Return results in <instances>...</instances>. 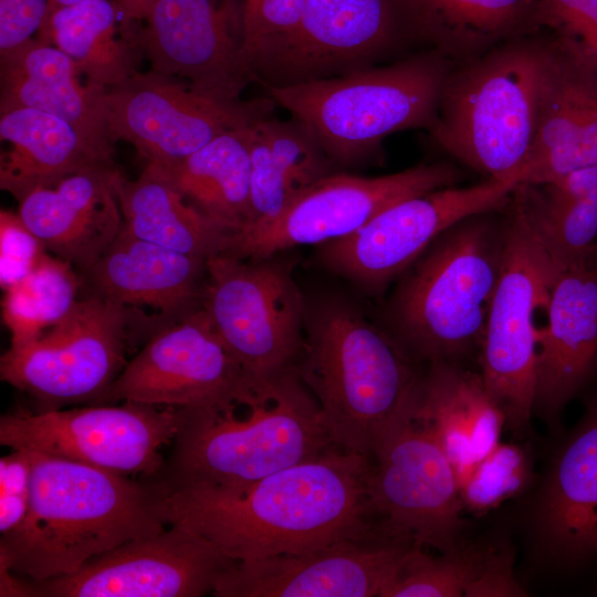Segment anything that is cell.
<instances>
[{"mask_svg": "<svg viewBox=\"0 0 597 597\" xmlns=\"http://www.w3.org/2000/svg\"><path fill=\"white\" fill-rule=\"evenodd\" d=\"M369 455L333 447L241 488H164L168 525L189 528L242 563L376 535Z\"/></svg>", "mask_w": 597, "mask_h": 597, "instance_id": "cell-1", "label": "cell"}, {"mask_svg": "<svg viewBox=\"0 0 597 597\" xmlns=\"http://www.w3.org/2000/svg\"><path fill=\"white\" fill-rule=\"evenodd\" d=\"M30 501L1 535L0 565L31 583L70 576L95 557L168 524L157 481L29 451Z\"/></svg>", "mask_w": 597, "mask_h": 597, "instance_id": "cell-2", "label": "cell"}, {"mask_svg": "<svg viewBox=\"0 0 597 597\" xmlns=\"http://www.w3.org/2000/svg\"><path fill=\"white\" fill-rule=\"evenodd\" d=\"M181 410L172 451L155 476L168 489L241 488L337 447L295 366L250 377L223 406Z\"/></svg>", "mask_w": 597, "mask_h": 597, "instance_id": "cell-3", "label": "cell"}, {"mask_svg": "<svg viewBox=\"0 0 597 597\" xmlns=\"http://www.w3.org/2000/svg\"><path fill=\"white\" fill-rule=\"evenodd\" d=\"M303 360L295 366L314 395L332 442L373 455L383 431L416 401L423 375L394 337L341 302L305 321Z\"/></svg>", "mask_w": 597, "mask_h": 597, "instance_id": "cell-4", "label": "cell"}, {"mask_svg": "<svg viewBox=\"0 0 597 597\" xmlns=\"http://www.w3.org/2000/svg\"><path fill=\"white\" fill-rule=\"evenodd\" d=\"M506 207L452 224L407 269L390 303L397 341L426 359L480 353L500 280Z\"/></svg>", "mask_w": 597, "mask_h": 597, "instance_id": "cell-5", "label": "cell"}, {"mask_svg": "<svg viewBox=\"0 0 597 597\" xmlns=\"http://www.w3.org/2000/svg\"><path fill=\"white\" fill-rule=\"evenodd\" d=\"M544 31L454 63L446 80L429 136L485 179L516 186L531 151Z\"/></svg>", "mask_w": 597, "mask_h": 597, "instance_id": "cell-6", "label": "cell"}, {"mask_svg": "<svg viewBox=\"0 0 597 597\" xmlns=\"http://www.w3.org/2000/svg\"><path fill=\"white\" fill-rule=\"evenodd\" d=\"M453 65L440 51L425 49L344 76L265 88L313 133L335 165H350L392 133L429 130Z\"/></svg>", "mask_w": 597, "mask_h": 597, "instance_id": "cell-7", "label": "cell"}, {"mask_svg": "<svg viewBox=\"0 0 597 597\" xmlns=\"http://www.w3.org/2000/svg\"><path fill=\"white\" fill-rule=\"evenodd\" d=\"M431 49L416 0H307L285 45L263 66L265 87L344 76Z\"/></svg>", "mask_w": 597, "mask_h": 597, "instance_id": "cell-8", "label": "cell"}, {"mask_svg": "<svg viewBox=\"0 0 597 597\" xmlns=\"http://www.w3.org/2000/svg\"><path fill=\"white\" fill-rule=\"evenodd\" d=\"M137 308L92 294L39 337L1 356L2 381L42 405H98L119 375L133 344Z\"/></svg>", "mask_w": 597, "mask_h": 597, "instance_id": "cell-9", "label": "cell"}, {"mask_svg": "<svg viewBox=\"0 0 597 597\" xmlns=\"http://www.w3.org/2000/svg\"><path fill=\"white\" fill-rule=\"evenodd\" d=\"M214 333L243 373L263 378L294 367L306 312L289 265L219 253L206 261L200 300Z\"/></svg>", "mask_w": 597, "mask_h": 597, "instance_id": "cell-10", "label": "cell"}, {"mask_svg": "<svg viewBox=\"0 0 597 597\" xmlns=\"http://www.w3.org/2000/svg\"><path fill=\"white\" fill-rule=\"evenodd\" d=\"M500 280L480 349L481 376L491 398L515 429L534 411L538 333L535 315L546 307L559 269L511 196Z\"/></svg>", "mask_w": 597, "mask_h": 597, "instance_id": "cell-11", "label": "cell"}, {"mask_svg": "<svg viewBox=\"0 0 597 597\" xmlns=\"http://www.w3.org/2000/svg\"><path fill=\"white\" fill-rule=\"evenodd\" d=\"M412 406L374 447L369 509L379 519V535L447 553L461 545L464 507L458 478L441 447L415 420Z\"/></svg>", "mask_w": 597, "mask_h": 597, "instance_id": "cell-12", "label": "cell"}, {"mask_svg": "<svg viewBox=\"0 0 597 597\" xmlns=\"http://www.w3.org/2000/svg\"><path fill=\"white\" fill-rule=\"evenodd\" d=\"M182 410L132 401L15 412L0 418V443L122 474L157 476L160 453L172 443Z\"/></svg>", "mask_w": 597, "mask_h": 597, "instance_id": "cell-13", "label": "cell"}, {"mask_svg": "<svg viewBox=\"0 0 597 597\" xmlns=\"http://www.w3.org/2000/svg\"><path fill=\"white\" fill-rule=\"evenodd\" d=\"M274 104L270 96L223 101L176 77L135 71L106 88L107 130L113 143L127 142L147 164L166 167L222 133L269 117Z\"/></svg>", "mask_w": 597, "mask_h": 597, "instance_id": "cell-14", "label": "cell"}, {"mask_svg": "<svg viewBox=\"0 0 597 597\" xmlns=\"http://www.w3.org/2000/svg\"><path fill=\"white\" fill-rule=\"evenodd\" d=\"M461 178V171L449 163L421 164L380 177L333 172L272 222L230 233L222 253L239 259H263L294 245L342 239L389 206L455 186Z\"/></svg>", "mask_w": 597, "mask_h": 597, "instance_id": "cell-15", "label": "cell"}, {"mask_svg": "<svg viewBox=\"0 0 597 597\" xmlns=\"http://www.w3.org/2000/svg\"><path fill=\"white\" fill-rule=\"evenodd\" d=\"M129 39L150 70L223 101L255 75L245 51L243 0H155Z\"/></svg>", "mask_w": 597, "mask_h": 597, "instance_id": "cell-16", "label": "cell"}, {"mask_svg": "<svg viewBox=\"0 0 597 597\" xmlns=\"http://www.w3.org/2000/svg\"><path fill=\"white\" fill-rule=\"evenodd\" d=\"M515 185L485 179L402 199L350 235L324 243L322 262L375 291L406 271L443 231L473 214L505 208Z\"/></svg>", "mask_w": 597, "mask_h": 597, "instance_id": "cell-17", "label": "cell"}, {"mask_svg": "<svg viewBox=\"0 0 597 597\" xmlns=\"http://www.w3.org/2000/svg\"><path fill=\"white\" fill-rule=\"evenodd\" d=\"M249 381L200 307L155 329L98 405L220 407L240 397Z\"/></svg>", "mask_w": 597, "mask_h": 597, "instance_id": "cell-18", "label": "cell"}, {"mask_svg": "<svg viewBox=\"0 0 597 597\" xmlns=\"http://www.w3.org/2000/svg\"><path fill=\"white\" fill-rule=\"evenodd\" d=\"M233 564L198 533L171 524L95 557L70 576L32 585L41 597H200L212 595Z\"/></svg>", "mask_w": 597, "mask_h": 597, "instance_id": "cell-19", "label": "cell"}, {"mask_svg": "<svg viewBox=\"0 0 597 597\" xmlns=\"http://www.w3.org/2000/svg\"><path fill=\"white\" fill-rule=\"evenodd\" d=\"M411 545L376 534L305 553L234 562L221 576L212 595L379 597Z\"/></svg>", "mask_w": 597, "mask_h": 597, "instance_id": "cell-20", "label": "cell"}, {"mask_svg": "<svg viewBox=\"0 0 597 597\" xmlns=\"http://www.w3.org/2000/svg\"><path fill=\"white\" fill-rule=\"evenodd\" d=\"M597 165V64L566 34L546 29L535 138L516 185L543 184Z\"/></svg>", "mask_w": 597, "mask_h": 597, "instance_id": "cell-21", "label": "cell"}, {"mask_svg": "<svg viewBox=\"0 0 597 597\" xmlns=\"http://www.w3.org/2000/svg\"><path fill=\"white\" fill-rule=\"evenodd\" d=\"M545 310L534 411L555 420L597 368V264L561 269Z\"/></svg>", "mask_w": 597, "mask_h": 597, "instance_id": "cell-22", "label": "cell"}, {"mask_svg": "<svg viewBox=\"0 0 597 597\" xmlns=\"http://www.w3.org/2000/svg\"><path fill=\"white\" fill-rule=\"evenodd\" d=\"M114 169L80 171L18 200V216L44 249L84 274L123 228Z\"/></svg>", "mask_w": 597, "mask_h": 597, "instance_id": "cell-23", "label": "cell"}, {"mask_svg": "<svg viewBox=\"0 0 597 597\" xmlns=\"http://www.w3.org/2000/svg\"><path fill=\"white\" fill-rule=\"evenodd\" d=\"M80 75L66 54L38 39L0 53V113L35 108L53 114L113 155L106 87L88 81L83 85Z\"/></svg>", "mask_w": 597, "mask_h": 597, "instance_id": "cell-24", "label": "cell"}, {"mask_svg": "<svg viewBox=\"0 0 597 597\" xmlns=\"http://www.w3.org/2000/svg\"><path fill=\"white\" fill-rule=\"evenodd\" d=\"M411 412L450 460L458 483L500 442L506 421L481 373L450 360L429 363Z\"/></svg>", "mask_w": 597, "mask_h": 597, "instance_id": "cell-25", "label": "cell"}, {"mask_svg": "<svg viewBox=\"0 0 597 597\" xmlns=\"http://www.w3.org/2000/svg\"><path fill=\"white\" fill-rule=\"evenodd\" d=\"M206 261L122 228L85 275L95 295L128 307H150L165 317L184 316L201 300Z\"/></svg>", "mask_w": 597, "mask_h": 597, "instance_id": "cell-26", "label": "cell"}, {"mask_svg": "<svg viewBox=\"0 0 597 597\" xmlns=\"http://www.w3.org/2000/svg\"><path fill=\"white\" fill-rule=\"evenodd\" d=\"M542 547L556 559L597 555V398L559 452L535 513Z\"/></svg>", "mask_w": 597, "mask_h": 597, "instance_id": "cell-27", "label": "cell"}, {"mask_svg": "<svg viewBox=\"0 0 597 597\" xmlns=\"http://www.w3.org/2000/svg\"><path fill=\"white\" fill-rule=\"evenodd\" d=\"M0 187L20 200L40 187L90 169H112L113 155L102 150L72 124L35 108L0 113Z\"/></svg>", "mask_w": 597, "mask_h": 597, "instance_id": "cell-28", "label": "cell"}, {"mask_svg": "<svg viewBox=\"0 0 597 597\" xmlns=\"http://www.w3.org/2000/svg\"><path fill=\"white\" fill-rule=\"evenodd\" d=\"M250 223L272 222L313 185L334 172V161L298 119L255 122L250 139ZM242 230V229H241Z\"/></svg>", "mask_w": 597, "mask_h": 597, "instance_id": "cell-29", "label": "cell"}, {"mask_svg": "<svg viewBox=\"0 0 597 597\" xmlns=\"http://www.w3.org/2000/svg\"><path fill=\"white\" fill-rule=\"evenodd\" d=\"M111 180L128 233L205 260L223 251L232 231L190 205L158 166L147 164L136 180L114 169Z\"/></svg>", "mask_w": 597, "mask_h": 597, "instance_id": "cell-30", "label": "cell"}, {"mask_svg": "<svg viewBox=\"0 0 597 597\" xmlns=\"http://www.w3.org/2000/svg\"><path fill=\"white\" fill-rule=\"evenodd\" d=\"M431 49L454 63L507 41L553 30L543 0H416Z\"/></svg>", "mask_w": 597, "mask_h": 597, "instance_id": "cell-31", "label": "cell"}, {"mask_svg": "<svg viewBox=\"0 0 597 597\" xmlns=\"http://www.w3.org/2000/svg\"><path fill=\"white\" fill-rule=\"evenodd\" d=\"M512 196L559 270L585 261L597 242V165L516 185Z\"/></svg>", "mask_w": 597, "mask_h": 597, "instance_id": "cell-32", "label": "cell"}, {"mask_svg": "<svg viewBox=\"0 0 597 597\" xmlns=\"http://www.w3.org/2000/svg\"><path fill=\"white\" fill-rule=\"evenodd\" d=\"M253 124L222 133L172 165L158 166L190 205L232 232L245 228L251 219Z\"/></svg>", "mask_w": 597, "mask_h": 597, "instance_id": "cell-33", "label": "cell"}, {"mask_svg": "<svg viewBox=\"0 0 597 597\" xmlns=\"http://www.w3.org/2000/svg\"><path fill=\"white\" fill-rule=\"evenodd\" d=\"M127 30L114 0H82L50 11L36 39L66 54L86 81L109 88L136 71Z\"/></svg>", "mask_w": 597, "mask_h": 597, "instance_id": "cell-34", "label": "cell"}, {"mask_svg": "<svg viewBox=\"0 0 597 597\" xmlns=\"http://www.w3.org/2000/svg\"><path fill=\"white\" fill-rule=\"evenodd\" d=\"M3 291L2 320L15 347L69 313L77 301L78 279L69 262L46 251L24 277Z\"/></svg>", "mask_w": 597, "mask_h": 597, "instance_id": "cell-35", "label": "cell"}, {"mask_svg": "<svg viewBox=\"0 0 597 597\" xmlns=\"http://www.w3.org/2000/svg\"><path fill=\"white\" fill-rule=\"evenodd\" d=\"M490 548L460 545L432 557L411 545L379 597H470Z\"/></svg>", "mask_w": 597, "mask_h": 597, "instance_id": "cell-36", "label": "cell"}, {"mask_svg": "<svg viewBox=\"0 0 597 597\" xmlns=\"http://www.w3.org/2000/svg\"><path fill=\"white\" fill-rule=\"evenodd\" d=\"M530 478L527 459L515 444L499 442L459 482L464 510L485 513L520 493Z\"/></svg>", "mask_w": 597, "mask_h": 597, "instance_id": "cell-37", "label": "cell"}, {"mask_svg": "<svg viewBox=\"0 0 597 597\" xmlns=\"http://www.w3.org/2000/svg\"><path fill=\"white\" fill-rule=\"evenodd\" d=\"M307 0H243L245 51L258 82L263 66L296 31Z\"/></svg>", "mask_w": 597, "mask_h": 597, "instance_id": "cell-38", "label": "cell"}, {"mask_svg": "<svg viewBox=\"0 0 597 597\" xmlns=\"http://www.w3.org/2000/svg\"><path fill=\"white\" fill-rule=\"evenodd\" d=\"M46 252L18 213L0 212V284L2 290L24 277Z\"/></svg>", "mask_w": 597, "mask_h": 597, "instance_id": "cell-39", "label": "cell"}, {"mask_svg": "<svg viewBox=\"0 0 597 597\" xmlns=\"http://www.w3.org/2000/svg\"><path fill=\"white\" fill-rule=\"evenodd\" d=\"M0 459V533L8 534L24 520L30 501L31 454L10 449Z\"/></svg>", "mask_w": 597, "mask_h": 597, "instance_id": "cell-40", "label": "cell"}, {"mask_svg": "<svg viewBox=\"0 0 597 597\" xmlns=\"http://www.w3.org/2000/svg\"><path fill=\"white\" fill-rule=\"evenodd\" d=\"M555 28L597 64V0H543Z\"/></svg>", "mask_w": 597, "mask_h": 597, "instance_id": "cell-41", "label": "cell"}, {"mask_svg": "<svg viewBox=\"0 0 597 597\" xmlns=\"http://www.w3.org/2000/svg\"><path fill=\"white\" fill-rule=\"evenodd\" d=\"M49 10V0H0V53L31 40Z\"/></svg>", "mask_w": 597, "mask_h": 597, "instance_id": "cell-42", "label": "cell"}, {"mask_svg": "<svg viewBox=\"0 0 597 597\" xmlns=\"http://www.w3.org/2000/svg\"><path fill=\"white\" fill-rule=\"evenodd\" d=\"M512 561L513 557L509 551L491 547L485 567L472 587L470 597L526 595L513 576Z\"/></svg>", "mask_w": 597, "mask_h": 597, "instance_id": "cell-43", "label": "cell"}, {"mask_svg": "<svg viewBox=\"0 0 597 597\" xmlns=\"http://www.w3.org/2000/svg\"><path fill=\"white\" fill-rule=\"evenodd\" d=\"M128 23L139 22L155 0H114Z\"/></svg>", "mask_w": 597, "mask_h": 597, "instance_id": "cell-44", "label": "cell"}, {"mask_svg": "<svg viewBox=\"0 0 597 597\" xmlns=\"http://www.w3.org/2000/svg\"><path fill=\"white\" fill-rule=\"evenodd\" d=\"M50 1V11L52 10H55V9H59V8H63V7H69V6H72V4H75L82 0H49Z\"/></svg>", "mask_w": 597, "mask_h": 597, "instance_id": "cell-45", "label": "cell"}, {"mask_svg": "<svg viewBox=\"0 0 597 597\" xmlns=\"http://www.w3.org/2000/svg\"><path fill=\"white\" fill-rule=\"evenodd\" d=\"M585 261L597 264V242L588 251Z\"/></svg>", "mask_w": 597, "mask_h": 597, "instance_id": "cell-46", "label": "cell"}]
</instances>
